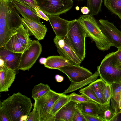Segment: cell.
<instances>
[{
    "label": "cell",
    "mask_w": 121,
    "mask_h": 121,
    "mask_svg": "<svg viewBox=\"0 0 121 121\" xmlns=\"http://www.w3.org/2000/svg\"><path fill=\"white\" fill-rule=\"evenodd\" d=\"M47 15L56 36L62 37L66 35L69 21L61 18L59 15Z\"/></svg>",
    "instance_id": "18"
},
{
    "label": "cell",
    "mask_w": 121,
    "mask_h": 121,
    "mask_svg": "<svg viewBox=\"0 0 121 121\" xmlns=\"http://www.w3.org/2000/svg\"><path fill=\"white\" fill-rule=\"evenodd\" d=\"M63 95L51 89L44 95L34 99V108L36 109L38 113L39 121H47L55 102Z\"/></svg>",
    "instance_id": "6"
},
{
    "label": "cell",
    "mask_w": 121,
    "mask_h": 121,
    "mask_svg": "<svg viewBox=\"0 0 121 121\" xmlns=\"http://www.w3.org/2000/svg\"><path fill=\"white\" fill-rule=\"evenodd\" d=\"M73 121H86L82 113L81 107L78 109L75 112Z\"/></svg>",
    "instance_id": "34"
},
{
    "label": "cell",
    "mask_w": 121,
    "mask_h": 121,
    "mask_svg": "<svg viewBox=\"0 0 121 121\" xmlns=\"http://www.w3.org/2000/svg\"><path fill=\"white\" fill-rule=\"evenodd\" d=\"M103 0H87V7L90 10V14L92 16L97 15L101 11Z\"/></svg>",
    "instance_id": "29"
},
{
    "label": "cell",
    "mask_w": 121,
    "mask_h": 121,
    "mask_svg": "<svg viewBox=\"0 0 121 121\" xmlns=\"http://www.w3.org/2000/svg\"><path fill=\"white\" fill-rule=\"evenodd\" d=\"M69 95L63 94L56 101L50 112L47 121H54V118L56 113L65 105L70 101Z\"/></svg>",
    "instance_id": "24"
},
{
    "label": "cell",
    "mask_w": 121,
    "mask_h": 121,
    "mask_svg": "<svg viewBox=\"0 0 121 121\" xmlns=\"http://www.w3.org/2000/svg\"><path fill=\"white\" fill-rule=\"evenodd\" d=\"M69 95L70 98V101H73L80 103L88 102L90 100L82 94L79 95L73 92Z\"/></svg>",
    "instance_id": "31"
},
{
    "label": "cell",
    "mask_w": 121,
    "mask_h": 121,
    "mask_svg": "<svg viewBox=\"0 0 121 121\" xmlns=\"http://www.w3.org/2000/svg\"><path fill=\"white\" fill-rule=\"evenodd\" d=\"M82 112L86 121H104L98 115L94 116L87 114L83 112Z\"/></svg>",
    "instance_id": "36"
},
{
    "label": "cell",
    "mask_w": 121,
    "mask_h": 121,
    "mask_svg": "<svg viewBox=\"0 0 121 121\" xmlns=\"http://www.w3.org/2000/svg\"><path fill=\"white\" fill-rule=\"evenodd\" d=\"M35 9L37 15L39 17L47 21H49L47 15L39 7L35 8Z\"/></svg>",
    "instance_id": "37"
},
{
    "label": "cell",
    "mask_w": 121,
    "mask_h": 121,
    "mask_svg": "<svg viewBox=\"0 0 121 121\" xmlns=\"http://www.w3.org/2000/svg\"><path fill=\"white\" fill-rule=\"evenodd\" d=\"M38 7L46 14L56 15L66 13L73 6L72 0H36Z\"/></svg>",
    "instance_id": "7"
},
{
    "label": "cell",
    "mask_w": 121,
    "mask_h": 121,
    "mask_svg": "<svg viewBox=\"0 0 121 121\" xmlns=\"http://www.w3.org/2000/svg\"><path fill=\"white\" fill-rule=\"evenodd\" d=\"M81 10V12L83 14H88L90 11L89 8L85 6L82 7Z\"/></svg>",
    "instance_id": "41"
},
{
    "label": "cell",
    "mask_w": 121,
    "mask_h": 121,
    "mask_svg": "<svg viewBox=\"0 0 121 121\" xmlns=\"http://www.w3.org/2000/svg\"><path fill=\"white\" fill-rule=\"evenodd\" d=\"M13 6L23 17L27 18L40 22V18L30 8L19 2H12Z\"/></svg>",
    "instance_id": "21"
},
{
    "label": "cell",
    "mask_w": 121,
    "mask_h": 121,
    "mask_svg": "<svg viewBox=\"0 0 121 121\" xmlns=\"http://www.w3.org/2000/svg\"><path fill=\"white\" fill-rule=\"evenodd\" d=\"M46 58L44 67L49 69H58L62 67L72 65L68 60L61 56H49Z\"/></svg>",
    "instance_id": "19"
},
{
    "label": "cell",
    "mask_w": 121,
    "mask_h": 121,
    "mask_svg": "<svg viewBox=\"0 0 121 121\" xmlns=\"http://www.w3.org/2000/svg\"><path fill=\"white\" fill-rule=\"evenodd\" d=\"M17 74L4 64L0 66V92L8 91L13 82Z\"/></svg>",
    "instance_id": "15"
},
{
    "label": "cell",
    "mask_w": 121,
    "mask_h": 121,
    "mask_svg": "<svg viewBox=\"0 0 121 121\" xmlns=\"http://www.w3.org/2000/svg\"><path fill=\"white\" fill-rule=\"evenodd\" d=\"M14 7L12 2L7 0V11L6 18L8 27L11 33L22 24L21 17Z\"/></svg>",
    "instance_id": "17"
},
{
    "label": "cell",
    "mask_w": 121,
    "mask_h": 121,
    "mask_svg": "<svg viewBox=\"0 0 121 121\" xmlns=\"http://www.w3.org/2000/svg\"><path fill=\"white\" fill-rule=\"evenodd\" d=\"M55 78L57 82H61L64 80V78L62 76L58 74L55 76Z\"/></svg>",
    "instance_id": "42"
},
{
    "label": "cell",
    "mask_w": 121,
    "mask_h": 121,
    "mask_svg": "<svg viewBox=\"0 0 121 121\" xmlns=\"http://www.w3.org/2000/svg\"><path fill=\"white\" fill-rule=\"evenodd\" d=\"M32 107L30 98L19 92L14 93L0 103V108L10 121H26Z\"/></svg>",
    "instance_id": "1"
},
{
    "label": "cell",
    "mask_w": 121,
    "mask_h": 121,
    "mask_svg": "<svg viewBox=\"0 0 121 121\" xmlns=\"http://www.w3.org/2000/svg\"><path fill=\"white\" fill-rule=\"evenodd\" d=\"M30 35L27 30L22 25L13 32L3 48L14 52L22 53L31 45L32 40Z\"/></svg>",
    "instance_id": "5"
},
{
    "label": "cell",
    "mask_w": 121,
    "mask_h": 121,
    "mask_svg": "<svg viewBox=\"0 0 121 121\" xmlns=\"http://www.w3.org/2000/svg\"><path fill=\"white\" fill-rule=\"evenodd\" d=\"M66 74L70 81L77 82L84 80L93 74L86 68L80 65H71L58 69Z\"/></svg>",
    "instance_id": "11"
},
{
    "label": "cell",
    "mask_w": 121,
    "mask_h": 121,
    "mask_svg": "<svg viewBox=\"0 0 121 121\" xmlns=\"http://www.w3.org/2000/svg\"><path fill=\"white\" fill-rule=\"evenodd\" d=\"M9 0L12 2H18L23 4L32 9L36 13V12L35 10V8L36 7H39L36 0Z\"/></svg>",
    "instance_id": "32"
},
{
    "label": "cell",
    "mask_w": 121,
    "mask_h": 121,
    "mask_svg": "<svg viewBox=\"0 0 121 121\" xmlns=\"http://www.w3.org/2000/svg\"><path fill=\"white\" fill-rule=\"evenodd\" d=\"M85 30L87 37L95 44L97 48L102 51L108 50L112 45L101 30L93 16L90 14L81 15L78 19Z\"/></svg>",
    "instance_id": "2"
},
{
    "label": "cell",
    "mask_w": 121,
    "mask_h": 121,
    "mask_svg": "<svg viewBox=\"0 0 121 121\" xmlns=\"http://www.w3.org/2000/svg\"><path fill=\"white\" fill-rule=\"evenodd\" d=\"M82 112L89 115L97 116L99 112V104L94 101H90L80 103Z\"/></svg>",
    "instance_id": "26"
},
{
    "label": "cell",
    "mask_w": 121,
    "mask_h": 121,
    "mask_svg": "<svg viewBox=\"0 0 121 121\" xmlns=\"http://www.w3.org/2000/svg\"><path fill=\"white\" fill-rule=\"evenodd\" d=\"M26 121H39V114L35 108L30 113Z\"/></svg>",
    "instance_id": "35"
},
{
    "label": "cell",
    "mask_w": 121,
    "mask_h": 121,
    "mask_svg": "<svg viewBox=\"0 0 121 121\" xmlns=\"http://www.w3.org/2000/svg\"><path fill=\"white\" fill-rule=\"evenodd\" d=\"M0 121H10L6 114L2 108H0Z\"/></svg>",
    "instance_id": "38"
},
{
    "label": "cell",
    "mask_w": 121,
    "mask_h": 121,
    "mask_svg": "<svg viewBox=\"0 0 121 121\" xmlns=\"http://www.w3.org/2000/svg\"><path fill=\"white\" fill-rule=\"evenodd\" d=\"M51 89L48 85L41 83L35 86L32 89V97L34 99L40 97L46 94Z\"/></svg>",
    "instance_id": "28"
},
{
    "label": "cell",
    "mask_w": 121,
    "mask_h": 121,
    "mask_svg": "<svg viewBox=\"0 0 121 121\" xmlns=\"http://www.w3.org/2000/svg\"><path fill=\"white\" fill-rule=\"evenodd\" d=\"M100 78L110 85L121 82V63L114 52L107 54L97 67Z\"/></svg>",
    "instance_id": "3"
},
{
    "label": "cell",
    "mask_w": 121,
    "mask_h": 121,
    "mask_svg": "<svg viewBox=\"0 0 121 121\" xmlns=\"http://www.w3.org/2000/svg\"><path fill=\"white\" fill-rule=\"evenodd\" d=\"M110 85L112 92L111 105L118 113L120 111L119 103L121 96V82L113 83Z\"/></svg>",
    "instance_id": "23"
},
{
    "label": "cell",
    "mask_w": 121,
    "mask_h": 121,
    "mask_svg": "<svg viewBox=\"0 0 121 121\" xmlns=\"http://www.w3.org/2000/svg\"><path fill=\"white\" fill-rule=\"evenodd\" d=\"M22 53L14 52L4 48H0V59L8 67L18 73V69Z\"/></svg>",
    "instance_id": "16"
},
{
    "label": "cell",
    "mask_w": 121,
    "mask_h": 121,
    "mask_svg": "<svg viewBox=\"0 0 121 121\" xmlns=\"http://www.w3.org/2000/svg\"></svg>",
    "instance_id": "46"
},
{
    "label": "cell",
    "mask_w": 121,
    "mask_h": 121,
    "mask_svg": "<svg viewBox=\"0 0 121 121\" xmlns=\"http://www.w3.org/2000/svg\"><path fill=\"white\" fill-rule=\"evenodd\" d=\"M99 76L98 71H96L90 77L87 79L78 82H71L68 88L62 93L65 94L73 92L96 80Z\"/></svg>",
    "instance_id": "22"
},
{
    "label": "cell",
    "mask_w": 121,
    "mask_h": 121,
    "mask_svg": "<svg viewBox=\"0 0 121 121\" xmlns=\"http://www.w3.org/2000/svg\"><path fill=\"white\" fill-rule=\"evenodd\" d=\"M99 105L100 110L98 115L104 121H110L117 113L115 108L110 104Z\"/></svg>",
    "instance_id": "25"
},
{
    "label": "cell",
    "mask_w": 121,
    "mask_h": 121,
    "mask_svg": "<svg viewBox=\"0 0 121 121\" xmlns=\"http://www.w3.org/2000/svg\"><path fill=\"white\" fill-rule=\"evenodd\" d=\"M104 95L106 103L110 104L112 97V92L111 85L106 83L104 88Z\"/></svg>",
    "instance_id": "33"
},
{
    "label": "cell",
    "mask_w": 121,
    "mask_h": 121,
    "mask_svg": "<svg viewBox=\"0 0 121 121\" xmlns=\"http://www.w3.org/2000/svg\"><path fill=\"white\" fill-rule=\"evenodd\" d=\"M53 41L60 56L63 57L72 65L80 64L82 61L71 45L66 35L62 37L56 36Z\"/></svg>",
    "instance_id": "9"
},
{
    "label": "cell",
    "mask_w": 121,
    "mask_h": 121,
    "mask_svg": "<svg viewBox=\"0 0 121 121\" xmlns=\"http://www.w3.org/2000/svg\"><path fill=\"white\" fill-rule=\"evenodd\" d=\"M80 108V103L73 101L68 102L56 113L54 121H73L75 112Z\"/></svg>",
    "instance_id": "14"
},
{
    "label": "cell",
    "mask_w": 121,
    "mask_h": 121,
    "mask_svg": "<svg viewBox=\"0 0 121 121\" xmlns=\"http://www.w3.org/2000/svg\"><path fill=\"white\" fill-rule=\"evenodd\" d=\"M114 54L119 61L121 63V47L118 48Z\"/></svg>",
    "instance_id": "40"
},
{
    "label": "cell",
    "mask_w": 121,
    "mask_h": 121,
    "mask_svg": "<svg viewBox=\"0 0 121 121\" xmlns=\"http://www.w3.org/2000/svg\"><path fill=\"white\" fill-rule=\"evenodd\" d=\"M121 111L118 112L113 117L110 121H121Z\"/></svg>",
    "instance_id": "39"
},
{
    "label": "cell",
    "mask_w": 121,
    "mask_h": 121,
    "mask_svg": "<svg viewBox=\"0 0 121 121\" xmlns=\"http://www.w3.org/2000/svg\"><path fill=\"white\" fill-rule=\"evenodd\" d=\"M98 23L102 31L111 43L112 46L117 48L121 47V31L108 20L100 19Z\"/></svg>",
    "instance_id": "10"
},
{
    "label": "cell",
    "mask_w": 121,
    "mask_h": 121,
    "mask_svg": "<svg viewBox=\"0 0 121 121\" xmlns=\"http://www.w3.org/2000/svg\"><path fill=\"white\" fill-rule=\"evenodd\" d=\"M42 48L39 40H32L30 46L22 53L18 69L25 71L31 68L41 54Z\"/></svg>",
    "instance_id": "8"
},
{
    "label": "cell",
    "mask_w": 121,
    "mask_h": 121,
    "mask_svg": "<svg viewBox=\"0 0 121 121\" xmlns=\"http://www.w3.org/2000/svg\"><path fill=\"white\" fill-rule=\"evenodd\" d=\"M7 6L3 3L0 4V48L4 47L12 34L9 29L6 18Z\"/></svg>",
    "instance_id": "13"
},
{
    "label": "cell",
    "mask_w": 121,
    "mask_h": 121,
    "mask_svg": "<svg viewBox=\"0 0 121 121\" xmlns=\"http://www.w3.org/2000/svg\"><path fill=\"white\" fill-rule=\"evenodd\" d=\"M66 35L77 55L82 61L85 56V40L87 36L85 30L78 19L69 21Z\"/></svg>",
    "instance_id": "4"
},
{
    "label": "cell",
    "mask_w": 121,
    "mask_h": 121,
    "mask_svg": "<svg viewBox=\"0 0 121 121\" xmlns=\"http://www.w3.org/2000/svg\"><path fill=\"white\" fill-rule=\"evenodd\" d=\"M104 5L121 20V0H104Z\"/></svg>",
    "instance_id": "27"
},
{
    "label": "cell",
    "mask_w": 121,
    "mask_h": 121,
    "mask_svg": "<svg viewBox=\"0 0 121 121\" xmlns=\"http://www.w3.org/2000/svg\"></svg>",
    "instance_id": "45"
},
{
    "label": "cell",
    "mask_w": 121,
    "mask_h": 121,
    "mask_svg": "<svg viewBox=\"0 0 121 121\" xmlns=\"http://www.w3.org/2000/svg\"><path fill=\"white\" fill-rule=\"evenodd\" d=\"M119 106L120 111H121V96L120 97L119 103Z\"/></svg>",
    "instance_id": "44"
},
{
    "label": "cell",
    "mask_w": 121,
    "mask_h": 121,
    "mask_svg": "<svg viewBox=\"0 0 121 121\" xmlns=\"http://www.w3.org/2000/svg\"><path fill=\"white\" fill-rule=\"evenodd\" d=\"M46 58H41L39 60V63L41 64H44L46 62Z\"/></svg>",
    "instance_id": "43"
},
{
    "label": "cell",
    "mask_w": 121,
    "mask_h": 121,
    "mask_svg": "<svg viewBox=\"0 0 121 121\" xmlns=\"http://www.w3.org/2000/svg\"><path fill=\"white\" fill-rule=\"evenodd\" d=\"M106 83L100 78L90 83L88 86L102 104L106 103L104 95Z\"/></svg>",
    "instance_id": "20"
},
{
    "label": "cell",
    "mask_w": 121,
    "mask_h": 121,
    "mask_svg": "<svg viewBox=\"0 0 121 121\" xmlns=\"http://www.w3.org/2000/svg\"><path fill=\"white\" fill-rule=\"evenodd\" d=\"M22 25L30 35L34 36L38 40L44 39L47 31L46 26L40 22L26 17L21 18Z\"/></svg>",
    "instance_id": "12"
},
{
    "label": "cell",
    "mask_w": 121,
    "mask_h": 121,
    "mask_svg": "<svg viewBox=\"0 0 121 121\" xmlns=\"http://www.w3.org/2000/svg\"><path fill=\"white\" fill-rule=\"evenodd\" d=\"M79 92L84 95L90 100L95 102L99 104H101L94 94L88 86L81 89L79 91Z\"/></svg>",
    "instance_id": "30"
}]
</instances>
